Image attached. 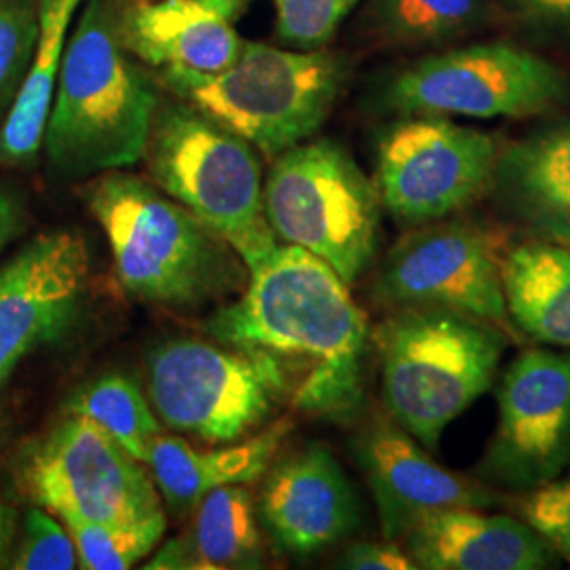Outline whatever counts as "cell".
Returning <instances> with one entry per match:
<instances>
[{"label": "cell", "mask_w": 570, "mask_h": 570, "mask_svg": "<svg viewBox=\"0 0 570 570\" xmlns=\"http://www.w3.org/2000/svg\"><path fill=\"white\" fill-rule=\"evenodd\" d=\"M383 402L397 425L429 452L494 383L505 334L446 308H397L372 336Z\"/></svg>", "instance_id": "4"}, {"label": "cell", "mask_w": 570, "mask_h": 570, "mask_svg": "<svg viewBox=\"0 0 570 570\" xmlns=\"http://www.w3.org/2000/svg\"><path fill=\"white\" fill-rule=\"evenodd\" d=\"M490 190L532 239L570 247V119L501 148Z\"/></svg>", "instance_id": "18"}, {"label": "cell", "mask_w": 570, "mask_h": 570, "mask_svg": "<svg viewBox=\"0 0 570 570\" xmlns=\"http://www.w3.org/2000/svg\"><path fill=\"white\" fill-rule=\"evenodd\" d=\"M346 75L348 61L341 53L244 42L239 58L220 72L161 70V81L178 100L275 159L320 131Z\"/></svg>", "instance_id": "5"}, {"label": "cell", "mask_w": 570, "mask_h": 570, "mask_svg": "<svg viewBox=\"0 0 570 570\" xmlns=\"http://www.w3.org/2000/svg\"><path fill=\"white\" fill-rule=\"evenodd\" d=\"M372 490L383 534L404 539L428 515L446 510H489L497 497L475 480L438 465L425 446L391 416H376L353 440Z\"/></svg>", "instance_id": "15"}, {"label": "cell", "mask_w": 570, "mask_h": 570, "mask_svg": "<svg viewBox=\"0 0 570 570\" xmlns=\"http://www.w3.org/2000/svg\"><path fill=\"white\" fill-rule=\"evenodd\" d=\"M23 482L30 497L61 520L136 522L164 511L142 461L81 414H68L35 449Z\"/></svg>", "instance_id": "12"}, {"label": "cell", "mask_w": 570, "mask_h": 570, "mask_svg": "<svg viewBox=\"0 0 570 570\" xmlns=\"http://www.w3.org/2000/svg\"><path fill=\"white\" fill-rule=\"evenodd\" d=\"M518 515L556 551L558 558L570 562V475L522 492Z\"/></svg>", "instance_id": "30"}, {"label": "cell", "mask_w": 570, "mask_h": 570, "mask_svg": "<svg viewBox=\"0 0 570 570\" xmlns=\"http://www.w3.org/2000/svg\"><path fill=\"white\" fill-rule=\"evenodd\" d=\"M497 402L480 478L520 494L560 478L570 465V353L524 351L505 370Z\"/></svg>", "instance_id": "13"}, {"label": "cell", "mask_w": 570, "mask_h": 570, "mask_svg": "<svg viewBox=\"0 0 570 570\" xmlns=\"http://www.w3.org/2000/svg\"><path fill=\"white\" fill-rule=\"evenodd\" d=\"M41 0H0V125L28 77L39 39Z\"/></svg>", "instance_id": "27"}, {"label": "cell", "mask_w": 570, "mask_h": 570, "mask_svg": "<svg viewBox=\"0 0 570 570\" xmlns=\"http://www.w3.org/2000/svg\"><path fill=\"white\" fill-rule=\"evenodd\" d=\"M569 77L511 42H478L407 63L389 79L381 104L402 117L459 115L524 119L569 100Z\"/></svg>", "instance_id": "9"}, {"label": "cell", "mask_w": 570, "mask_h": 570, "mask_svg": "<svg viewBox=\"0 0 570 570\" xmlns=\"http://www.w3.org/2000/svg\"><path fill=\"white\" fill-rule=\"evenodd\" d=\"M381 197L345 146L313 140L273 159L265 214L277 242L317 256L355 284L379 247Z\"/></svg>", "instance_id": "7"}, {"label": "cell", "mask_w": 570, "mask_h": 570, "mask_svg": "<svg viewBox=\"0 0 570 570\" xmlns=\"http://www.w3.org/2000/svg\"><path fill=\"white\" fill-rule=\"evenodd\" d=\"M129 0H85L63 51L45 129L56 176L89 180L144 157L159 87L122 42Z\"/></svg>", "instance_id": "2"}, {"label": "cell", "mask_w": 570, "mask_h": 570, "mask_svg": "<svg viewBox=\"0 0 570 570\" xmlns=\"http://www.w3.org/2000/svg\"><path fill=\"white\" fill-rule=\"evenodd\" d=\"M338 569L346 570H412L416 569L406 550L395 541H360L346 548L338 558Z\"/></svg>", "instance_id": "31"}, {"label": "cell", "mask_w": 570, "mask_h": 570, "mask_svg": "<svg viewBox=\"0 0 570 570\" xmlns=\"http://www.w3.org/2000/svg\"><path fill=\"white\" fill-rule=\"evenodd\" d=\"M23 207L18 197L0 186V252L20 235Z\"/></svg>", "instance_id": "34"}, {"label": "cell", "mask_w": 570, "mask_h": 570, "mask_svg": "<svg viewBox=\"0 0 570 570\" xmlns=\"http://www.w3.org/2000/svg\"><path fill=\"white\" fill-rule=\"evenodd\" d=\"M265 475L258 518L277 550L313 556L360 527L357 494L326 446L289 450Z\"/></svg>", "instance_id": "16"}, {"label": "cell", "mask_w": 570, "mask_h": 570, "mask_svg": "<svg viewBox=\"0 0 570 570\" xmlns=\"http://www.w3.org/2000/svg\"><path fill=\"white\" fill-rule=\"evenodd\" d=\"M503 298L513 330L570 348V247L530 242L505 252Z\"/></svg>", "instance_id": "21"}, {"label": "cell", "mask_w": 570, "mask_h": 570, "mask_svg": "<svg viewBox=\"0 0 570 570\" xmlns=\"http://www.w3.org/2000/svg\"><path fill=\"white\" fill-rule=\"evenodd\" d=\"M505 235L475 220L412 226L389 249L374 296L393 306L446 308L513 336L503 298Z\"/></svg>", "instance_id": "11"}, {"label": "cell", "mask_w": 570, "mask_h": 570, "mask_svg": "<svg viewBox=\"0 0 570 570\" xmlns=\"http://www.w3.org/2000/svg\"><path fill=\"white\" fill-rule=\"evenodd\" d=\"M148 395L165 425L212 444H233L292 395L273 355L197 338H174L146 357Z\"/></svg>", "instance_id": "8"}, {"label": "cell", "mask_w": 570, "mask_h": 570, "mask_svg": "<svg viewBox=\"0 0 570 570\" xmlns=\"http://www.w3.org/2000/svg\"><path fill=\"white\" fill-rule=\"evenodd\" d=\"M16 530H18V513L4 499H0V564L7 560L9 551L13 548Z\"/></svg>", "instance_id": "35"}, {"label": "cell", "mask_w": 570, "mask_h": 570, "mask_svg": "<svg viewBox=\"0 0 570 570\" xmlns=\"http://www.w3.org/2000/svg\"><path fill=\"white\" fill-rule=\"evenodd\" d=\"M489 0H370L367 32L391 47H428L484 20Z\"/></svg>", "instance_id": "24"}, {"label": "cell", "mask_w": 570, "mask_h": 570, "mask_svg": "<svg viewBox=\"0 0 570 570\" xmlns=\"http://www.w3.org/2000/svg\"><path fill=\"white\" fill-rule=\"evenodd\" d=\"M515 20L539 30L570 32V0H499Z\"/></svg>", "instance_id": "32"}, {"label": "cell", "mask_w": 570, "mask_h": 570, "mask_svg": "<svg viewBox=\"0 0 570 570\" xmlns=\"http://www.w3.org/2000/svg\"><path fill=\"white\" fill-rule=\"evenodd\" d=\"M127 294L146 305L195 308L247 285L237 252L186 207L125 169L82 184Z\"/></svg>", "instance_id": "3"}, {"label": "cell", "mask_w": 570, "mask_h": 570, "mask_svg": "<svg viewBox=\"0 0 570 570\" xmlns=\"http://www.w3.org/2000/svg\"><path fill=\"white\" fill-rule=\"evenodd\" d=\"M186 537L205 570L263 567L256 508L244 484L223 487L204 497L197 505L193 532Z\"/></svg>", "instance_id": "23"}, {"label": "cell", "mask_w": 570, "mask_h": 570, "mask_svg": "<svg viewBox=\"0 0 570 570\" xmlns=\"http://www.w3.org/2000/svg\"><path fill=\"white\" fill-rule=\"evenodd\" d=\"M68 414L94 421L144 465L155 438L161 435V423L142 391L121 374H106L79 389L68 402Z\"/></svg>", "instance_id": "25"}, {"label": "cell", "mask_w": 570, "mask_h": 570, "mask_svg": "<svg viewBox=\"0 0 570 570\" xmlns=\"http://www.w3.org/2000/svg\"><path fill=\"white\" fill-rule=\"evenodd\" d=\"M277 39L296 49L326 45L360 0H271Z\"/></svg>", "instance_id": "28"}, {"label": "cell", "mask_w": 570, "mask_h": 570, "mask_svg": "<svg viewBox=\"0 0 570 570\" xmlns=\"http://www.w3.org/2000/svg\"><path fill=\"white\" fill-rule=\"evenodd\" d=\"M292 428L294 421L284 416L244 444L212 450L193 449L183 438L157 435L146 468L165 503L176 513H184L197 508L214 490L249 484L265 475Z\"/></svg>", "instance_id": "20"}, {"label": "cell", "mask_w": 570, "mask_h": 570, "mask_svg": "<svg viewBox=\"0 0 570 570\" xmlns=\"http://www.w3.org/2000/svg\"><path fill=\"white\" fill-rule=\"evenodd\" d=\"M146 570H171V569H204L197 551L193 548L188 537L180 539H171L167 541L161 550L157 551V556L144 567Z\"/></svg>", "instance_id": "33"}, {"label": "cell", "mask_w": 570, "mask_h": 570, "mask_svg": "<svg viewBox=\"0 0 570 570\" xmlns=\"http://www.w3.org/2000/svg\"><path fill=\"white\" fill-rule=\"evenodd\" d=\"M0 389H2V385H0Z\"/></svg>", "instance_id": "37"}, {"label": "cell", "mask_w": 570, "mask_h": 570, "mask_svg": "<svg viewBox=\"0 0 570 570\" xmlns=\"http://www.w3.org/2000/svg\"><path fill=\"white\" fill-rule=\"evenodd\" d=\"M416 569L543 570L556 551L522 518L484 510H446L428 515L404 537Z\"/></svg>", "instance_id": "17"}, {"label": "cell", "mask_w": 570, "mask_h": 570, "mask_svg": "<svg viewBox=\"0 0 570 570\" xmlns=\"http://www.w3.org/2000/svg\"><path fill=\"white\" fill-rule=\"evenodd\" d=\"M121 37L142 63L202 75L225 70L244 47L233 21L204 0H129Z\"/></svg>", "instance_id": "19"}, {"label": "cell", "mask_w": 570, "mask_h": 570, "mask_svg": "<svg viewBox=\"0 0 570 570\" xmlns=\"http://www.w3.org/2000/svg\"><path fill=\"white\" fill-rule=\"evenodd\" d=\"M148 176L212 228L247 271L277 247L258 150L190 104L159 102L144 150Z\"/></svg>", "instance_id": "6"}, {"label": "cell", "mask_w": 570, "mask_h": 570, "mask_svg": "<svg viewBox=\"0 0 570 570\" xmlns=\"http://www.w3.org/2000/svg\"><path fill=\"white\" fill-rule=\"evenodd\" d=\"M497 157L487 131L442 115H407L379 140L374 186L395 223L428 225L490 193Z\"/></svg>", "instance_id": "10"}, {"label": "cell", "mask_w": 570, "mask_h": 570, "mask_svg": "<svg viewBox=\"0 0 570 570\" xmlns=\"http://www.w3.org/2000/svg\"><path fill=\"white\" fill-rule=\"evenodd\" d=\"M82 2L41 0L32 63L16 102L0 125V167H28L41 153L63 51Z\"/></svg>", "instance_id": "22"}, {"label": "cell", "mask_w": 570, "mask_h": 570, "mask_svg": "<svg viewBox=\"0 0 570 570\" xmlns=\"http://www.w3.org/2000/svg\"><path fill=\"white\" fill-rule=\"evenodd\" d=\"M79 551V569L125 570L136 567L164 539L165 511L136 522H87L63 518Z\"/></svg>", "instance_id": "26"}, {"label": "cell", "mask_w": 570, "mask_h": 570, "mask_svg": "<svg viewBox=\"0 0 570 570\" xmlns=\"http://www.w3.org/2000/svg\"><path fill=\"white\" fill-rule=\"evenodd\" d=\"M89 247L75 230L35 237L0 266V385L37 348L60 341L81 315Z\"/></svg>", "instance_id": "14"}, {"label": "cell", "mask_w": 570, "mask_h": 570, "mask_svg": "<svg viewBox=\"0 0 570 570\" xmlns=\"http://www.w3.org/2000/svg\"><path fill=\"white\" fill-rule=\"evenodd\" d=\"M204 330L216 343L282 362L289 400L305 414L345 423L364 406L366 317L336 271L303 247L277 245Z\"/></svg>", "instance_id": "1"}, {"label": "cell", "mask_w": 570, "mask_h": 570, "mask_svg": "<svg viewBox=\"0 0 570 570\" xmlns=\"http://www.w3.org/2000/svg\"><path fill=\"white\" fill-rule=\"evenodd\" d=\"M9 567L16 570L79 569V551L70 530L39 505L23 518V534Z\"/></svg>", "instance_id": "29"}, {"label": "cell", "mask_w": 570, "mask_h": 570, "mask_svg": "<svg viewBox=\"0 0 570 570\" xmlns=\"http://www.w3.org/2000/svg\"><path fill=\"white\" fill-rule=\"evenodd\" d=\"M209 7H214L218 13H223L225 18L233 21L244 9L245 0H204Z\"/></svg>", "instance_id": "36"}]
</instances>
